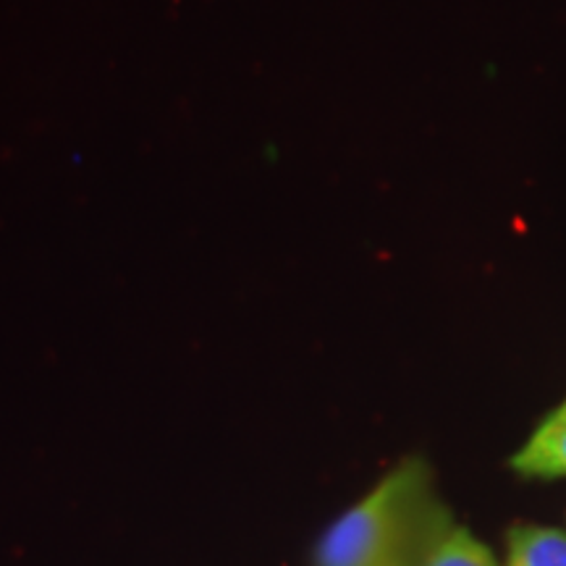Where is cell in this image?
Masks as SVG:
<instances>
[{"mask_svg": "<svg viewBox=\"0 0 566 566\" xmlns=\"http://www.w3.org/2000/svg\"><path fill=\"white\" fill-rule=\"evenodd\" d=\"M422 459H405L323 535L315 566H428L451 530Z\"/></svg>", "mask_w": 566, "mask_h": 566, "instance_id": "6da1fadb", "label": "cell"}, {"mask_svg": "<svg viewBox=\"0 0 566 566\" xmlns=\"http://www.w3.org/2000/svg\"><path fill=\"white\" fill-rule=\"evenodd\" d=\"M512 467L530 478H566V405L558 407L516 451Z\"/></svg>", "mask_w": 566, "mask_h": 566, "instance_id": "7a4b0ae2", "label": "cell"}, {"mask_svg": "<svg viewBox=\"0 0 566 566\" xmlns=\"http://www.w3.org/2000/svg\"><path fill=\"white\" fill-rule=\"evenodd\" d=\"M506 566H566V533L516 525L506 535Z\"/></svg>", "mask_w": 566, "mask_h": 566, "instance_id": "3957f363", "label": "cell"}, {"mask_svg": "<svg viewBox=\"0 0 566 566\" xmlns=\"http://www.w3.org/2000/svg\"><path fill=\"white\" fill-rule=\"evenodd\" d=\"M428 566H499V562H495L485 543H480L467 527L457 525L430 558Z\"/></svg>", "mask_w": 566, "mask_h": 566, "instance_id": "277c9868", "label": "cell"}]
</instances>
